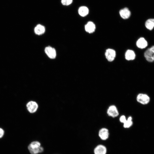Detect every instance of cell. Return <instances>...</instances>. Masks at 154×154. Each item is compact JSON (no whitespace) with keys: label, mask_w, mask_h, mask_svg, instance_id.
<instances>
[{"label":"cell","mask_w":154,"mask_h":154,"mask_svg":"<svg viewBox=\"0 0 154 154\" xmlns=\"http://www.w3.org/2000/svg\"><path fill=\"white\" fill-rule=\"evenodd\" d=\"M132 117L130 116L129 117L125 122L124 123L123 125L124 127L125 128H129L131 127L133 125Z\"/></svg>","instance_id":"cell-17"},{"label":"cell","mask_w":154,"mask_h":154,"mask_svg":"<svg viewBox=\"0 0 154 154\" xmlns=\"http://www.w3.org/2000/svg\"><path fill=\"white\" fill-rule=\"evenodd\" d=\"M35 32L37 35H40L43 34L45 31L44 27L40 24L38 25L35 27Z\"/></svg>","instance_id":"cell-16"},{"label":"cell","mask_w":154,"mask_h":154,"mask_svg":"<svg viewBox=\"0 0 154 154\" xmlns=\"http://www.w3.org/2000/svg\"><path fill=\"white\" fill-rule=\"evenodd\" d=\"M28 149L31 154H37L43 151V148L40 146V143L37 141L31 142L29 145Z\"/></svg>","instance_id":"cell-1"},{"label":"cell","mask_w":154,"mask_h":154,"mask_svg":"<svg viewBox=\"0 0 154 154\" xmlns=\"http://www.w3.org/2000/svg\"><path fill=\"white\" fill-rule=\"evenodd\" d=\"M136 100L139 103L144 105L148 104L150 102V98L147 94L140 93L136 97Z\"/></svg>","instance_id":"cell-3"},{"label":"cell","mask_w":154,"mask_h":154,"mask_svg":"<svg viewBox=\"0 0 154 154\" xmlns=\"http://www.w3.org/2000/svg\"><path fill=\"white\" fill-rule=\"evenodd\" d=\"M136 56L135 52L131 50H128L125 54V58L127 60H134Z\"/></svg>","instance_id":"cell-13"},{"label":"cell","mask_w":154,"mask_h":154,"mask_svg":"<svg viewBox=\"0 0 154 154\" xmlns=\"http://www.w3.org/2000/svg\"><path fill=\"white\" fill-rule=\"evenodd\" d=\"M147 40L144 37H141L137 41L136 45L139 48L143 49L146 48L148 46Z\"/></svg>","instance_id":"cell-7"},{"label":"cell","mask_w":154,"mask_h":154,"mask_svg":"<svg viewBox=\"0 0 154 154\" xmlns=\"http://www.w3.org/2000/svg\"><path fill=\"white\" fill-rule=\"evenodd\" d=\"M116 51L111 48L106 49L105 52V56L106 59L109 62H112L115 59L116 56Z\"/></svg>","instance_id":"cell-5"},{"label":"cell","mask_w":154,"mask_h":154,"mask_svg":"<svg viewBox=\"0 0 154 154\" xmlns=\"http://www.w3.org/2000/svg\"><path fill=\"white\" fill-rule=\"evenodd\" d=\"M61 2L63 5H66V0H61Z\"/></svg>","instance_id":"cell-21"},{"label":"cell","mask_w":154,"mask_h":154,"mask_svg":"<svg viewBox=\"0 0 154 154\" xmlns=\"http://www.w3.org/2000/svg\"><path fill=\"white\" fill-rule=\"evenodd\" d=\"M98 135L100 138L102 140H106L108 137L109 132L108 129L105 128L100 129L99 131Z\"/></svg>","instance_id":"cell-9"},{"label":"cell","mask_w":154,"mask_h":154,"mask_svg":"<svg viewBox=\"0 0 154 154\" xmlns=\"http://www.w3.org/2000/svg\"><path fill=\"white\" fill-rule=\"evenodd\" d=\"M96 25L92 22H88L85 25V29L86 32L90 33H92L94 32L96 29Z\"/></svg>","instance_id":"cell-10"},{"label":"cell","mask_w":154,"mask_h":154,"mask_svg":"<svg viewBox=\"0 0 154 154\" xmlns=\"http://www.w3.org/2000/svg\"><path fill=\"white\" fill-rule=\"evenodd\" d=\"M119 14L121 17L123 19L129 18L131 15V12L129 9L126 7L120 10Z\"/></svg>","instance_id":"cell-11"},{"label":"cell","mask_w":154,"mask_h":154,"mask_svg":"<svg viewBox=\"0 0 154 154\" xmlns=\"http://www.w3.org/2000/svg\"><path fill=\"white\" fill-rule=\"evenodd\" d=\"M107 113L109 116L113 118L117 117L119 114L118 110L114 105H112L109 107Z\"/></svg>","instance_id":"cell-4"},{"label":"cell","mask_w":154,"mask_h":154,"mask_svg":"<svg viewBox=\"0 0 154 154\" xmlns=\"http://www.w3.org/2000/svg\"><path fill=\"white\" fill-rule=\"evenodd\" d=\"M119 120L121 123H123L126 121L127 119L125 116L124 115H123L120 117Z\"/></svg>","instance_id":"cell-18"},{"label":"cell","mask_w":154,"mask_h":154,"mask_svg":"<svg viewBox=\"0 0 154 154\" xmlns=\"http://www.w3.org/2000/svg\"><path fill=\"white\" fill-rule=\"evenodd\" d=\"M144 55L148 62H152L154 61V45L147 48L145 52Z\"/></svg>","instance_id":"cell-2"},{"label":"cell","mask_w":154,"mask_h":154,"mask_svg":"<svg viewBox=\"0 0 154 154\" xmlns=\"http://www.w3.org/2000/svg\"><path fill=\"white\" fill-rule=\"evenodd\" d=\"M73 0H66V5H70L72 2Z\"/></svg>","instance_id":"cell-20"},{"label":"cell","mask_w":154,"mask_h":154,"mask_svg":"<svg viewBox=\"0 0 154 154\" xmlns=\"http://www.w3.org/2000/svg\"><path fill=\"white\" fill-rule=\"evenodd\" d=\"M89 9L86 6H82L79 7L78 10L79 15L82 17L86 16L89 13Z\"/></svg>","instance_id":"cell-15"},{"label":"cell","mask_w":154,"mask_h":154,"mask_svg":"<svg viewBox=\"0 0 154 154\" xmlns=\"http://www.w3.org/2000/svg\"><path fill=\"white\" fill-rule=\"evenodd\" d=\"M26 107L28 111L31 113L35 112L38 108V105L37 103L33 101H30L26 105Z\"/></svg>","instance_id":"cell-8"},{"label":"cell","mask_w":154,"mask_h":154,"mask_svg":"<svg viewBox=\"0 0 154 154\" xmlns=\"http://www.w3.org/2000/svg\"><path fill=\"white\" fill-rule=\"evenodd\" d=\"M145 26L147 29L152 30L154 28V19L150 18L147 20L145 23Z\"/></svg>","instance_id":"cell-14"},{"label":"cell","mask_w":154,"mask_h":154,"mask_svg":"<svg viewBox=\"0 0 154 154\" xmlns=\"http://www.w3.org/2000/svg\"><path fill=\"white\" fill-rule=\"evenodd\" d=\"M44 51L47 56L50 58L54 59L56 56V51L55 49L50 46L46 47Z\"/></svg>","instance_id":"cell-6"},{"label":"cell","mask_w":154,"mask_h":154,"mask_svg":"<svg viewBox=\"0 0 154 154\" xmlns=\"http://www.w3.org/2000/svg\"><path fill=\"white\" fill-rule=\"evenodd\" d=\"M107 149L106 147L103 145H100L97 146L94 149V154H106Z\"/></svg>","instance_id":"cell-12"},{"label":"cell","mask_w":154,"mask_h":154,"mask_svg":"<svg viewBox=\"0 0 154 154\" xmlns=\"http://www.w3.org/2000/svg\"><path fill=\"white\" fill-rule=\"evenodd\" d=\"M4 133V130L0 128V138H1L3 136Z\"/></svg>","instance_id":"cell-19"}]
</instances>
